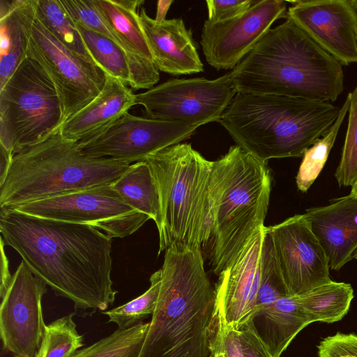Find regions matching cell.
<instances>
[{
  "mask_svg": "<svg viewBox=\"0 0 357 357\" xmlns=\"http://www.w3.org/2000/svg\"><path fill=\"white\" fill-rule=\"evenodd\" d=\"M252 0L206 1L208 20L211 23H218L234 19L247 11L253 4Z\"/></svg>",
  "mask_w": 357,
  "mask_h": 357,
  "instance_id": "obj_37",
  "label": "cell"
},
{
  "mask_svg": "<svg viewBox=\"0 0 357 357\" xmlns=\"http://www.w3.org/2000/svg\"><path fill=\"white\" fill-rule=\"evenodd\" d=\"M60 2L75 24L106 36L124 50L122 43L102 18L91 0H60Z\"/></svg>",
  "mask_w": 357,
  "mask_h": 357,
  "instance_id": "obj_34",
  "label": "cell"
},
{
  "mask_svg": "<svg viewBox=\"0 0 357 357\" xmlns=\"http://www.w3.org/2000/svg\"><path fill=\"white\" fill-rule=\"evenodd\" d=\"M130 165L84 154L79 142L58 129L39 143L15 154L0 184L5 208L54 195L114 183Z\"/></svg>",
  "mask_w": 357,
  "mask_h": 357,
  "instance_id": "obj_6",
  "label": "cell"
},
{
  "mask_svg": "<svg viewBox=\"0 0 357 357\" xmlns=\"http://www.w3.org/2000/svg\"><path fill=\"white\" fill-rule=\"evenodd\" d=\"M139 20L153 61L160 71L172 75H191L204 71L190 29L181 18L157 22L144 8Z\"/></svg>",
  "mask_w": 357,
  "mask_h": 357,
  "instance_id": "obj_19",
  "label": "cell"
},
{
  "mask_svg": "<svg viewBox=\"0 0 357 357\" xmlns=\"http://www.w3.org/2000/svg\"><path fill=\"white\" fill-rule=\"evenodd\" d=\"M52 82L58 93L63 123L91 102L102 91L105 72L66 48L36 18L26 49Z\"/></svg>",
  "mask_w": 357,
  "mask_h": 357,
  "instance_id": "obj_11",
  "label": "cell"
},
{
  "mask_svg": "<svg viewBox=\"0 0 357 357\" xmlns=\"http://www.w3.org/2000/svg\"><path fill=\"white\" fill-rule=\"evenodd\" d=\"M266 226L258 229L218 275L213 321L239 331L255 317Z\"/></svg>",
  "mask_w": 357,
  "mask_h": 357,
  "instance_id": "obj_16",
  "label": "cell"
},
{
  "mask_svg": "<svg viewBox=\"0 0 357 357\" xmlns=\"http://www.w3.org/2000/svg\"><path fill=\"white\" fill-rule=\"evenodd\" d=\"M339 111L329 102L238 92L218 123L236 146L267 163L303 156L329 131Z\"/></svg>",
  "mask_w": 357,
  "mask_h": 357,
  "instance_id": "obj_4",
  "label": "cell"
},
{
  "mask_svg": "<svg viewBox=\"0 0 357 357\" xmlns=\"http://www.w3.org/2000/svg\"><path fill=\"white\" fill-rule=\"evenodd\" d=\"M271 186L267 163L236 145L213 161L211 266L218 276L265 226Z\"/></svg>",
  "mask_w": 357,
  "mask_h": 357,
  "instance_id": "obj_5",
  "label": "cell"
},
{
  "mask_svg": "<svg viewBox=\"0 0 357 357\" xmlns=\"http://www.w3.org/2000/svg\"><path fill=\"white\" fill-rule=\"evenodd\" d=\"M292 3L287 19L342 65L357 63V10L352 0H303Z\"/></svg>",
  "mask_w": 357,
  "mask_h": 357,
  "instance_id": "obj_17",
  "label": "cell"
},
{
  "mask_svg": "<svg viewBox=\"0 0 357 357\" xmlns=\"http://www.w3.org/2000/svg\"><path fill=\"white\" fill-rule=\"evenodd\" d=\"M149 280V288L142 295L126 304L102 312L108 317V323L116 324L118 329H127L142 322L149 315H152L160 293V269L153 273Z\"/></svg>",
  "mask_w": 357,
  "mask_h": 357,
  "instance_id": "obj_31",
  "label": "cell"
},
{
  "mask_svg": "<svg viewBox=\"0 0 357 357\" xmlns=\"http://www.w3.org/2000/svg\"><path fill=\"white\" fill-rule=\"evenodd\" d=\"M62 123L52 82L26 56L0 89V145L15 155L45 139Z\"/></svg>",
  "mask_w": 357,
  "mask_h": 357,
  "instance_id": "obj_8",
  "label": "cell"
},
{
  "mask_svg": "<svg viewBox=\"0 0 357 357\" xmlns=\"http://www.w3.org/2000/svg\"><path fill=\"white\" fill-rule=\"evenodd\" d=\"M94 63L105 74L128 86L130 73L127 54L111 39L79 24H75Z\"/></svg>",
  "mask_w": 357,
  "mask_h": 357,
  "instance_id": "obj_27",
  "label": "cell"
},
{
  "mask_svg": "<svg viewBox=\"0 0 357 357\" xmlns=\"http://www.w3.org/2000/svg\"><path fill=\"white\" fill-rule=\"evenodd\" d=\"M36 8L38 19L59 42L77 56L95 63L60 0H36Z\"/></svg>",
  "mask_w": 357,
  "mask_h": 357,
  "instance_id": "obj_26",
  "label": "cell"
},
{
  "mask_svg": "<svg viewBox=\"0 0 357 357\" xmlns=\"http://www.w3.org/2000/svg\"><path fill=\"white\" fill-rule=\"evenodd\" d=\"M106 75L100 93L59 127L61 134L71 140H86L107 127L135 105V95L120 79Z\"/></svg>",
  "mask_w": 357,
  "mask_h": 357,
  "instance_id": "obj_20",
  "label": "cell"
},
{
  "mask_svg": "<svg viewBox=\"0 0 357 357\" xmlns=\"http://www.w3.org/2000/svg\"><path fill=\"white\" fill-rule=\"evenodd\" d=\"M156 307L138 357H209L213 289L201 249L165 251Z\"/></svg>",
  "mask_w": 357,
  "mask_h": 357,
  "instance_id": "obj_2",
  "label": "cell"
},
{
  "mask_svg": "<svg viewBox=\"0 0 357 357\" xmlns=\"http://www.w3.org/2000/svg\"><path fill=\"white\" fill-rule=\"evenodd\" d=\"M353 3H354V6H355V8H356V10H357V0L353 1Z\"/></svg>",
  "mask_w": 357,
  "mask_h": 357,
  "instance_id": "obj_44",
  "label": "cell"
},
{
  "mask_svg": "<svg viewBox=\"0 0 357 357\" xmlns=\"http://www.w3.org/2000/svg\"><path fill=\"white\" fill-rule=\"evenodd\" d=\"M112 183L8 208L39 218L89 225L111 238H124L138 230L150 218L128 204Z\"/></svg>",
  "mask_w": 357,
  "mask_h": 357,
  "instance_id": "obj_9",
  "label": "cell"
},
{
  "mask_svg": "<svg viewBox=\"0 0 357 357\" xmlns=\"http://www.w3.org/2000/svg\"><path fill=\"white\" fill-rule=\"evenodd\" d=\"M74 315V312L70 313L45 326L34 357H70L84 346V337L76 329Z\"/></svg>",
  "mask_w": 357,
  "mask_h": 357,
  "instance_id": "obj_30",
  "label": "cell"
},
{
  "mask_svg": "<svg viewBox=\"0 0 357 357\" xmlns=\"http://www.w3.org/2000/svg\"><path fill=\"white\" fill-rule=\"evenodd\" d=\"M46 286L20 262L1 298L0 335L4 350L20 357H34L46 326L41 305Z\"/></svg>",
  "mask_w": 357,
  "mask_h": 357,
  "instance_id": "obj_14",
  "label": "cell"
},
{
  "mask_svg": "<svg viewBox=\"0 0 357 357\" xmlns=\"http://www.w3.org/2000/svg\"><path fill=\"white\" fill-rule=\"evenodd\" d=\"M210 356L209 357H225L222 353L215 349H210Z\"/></svg>",
  "mask_w": 357,
  "mask_h": 357,
  "instance_id": "obj_42",
  "label": "cell"
},
{
  "mask_svg": "<svg viewBox=\"0 0 357 357\" xmlns=\"http://www.w3.org/2000/svg\"><path fill=\"white\" fill-rule=\"evenodd\" d=\"M350 194L357 197V181L351 186Z\"/></svg>",
  "mask_w": 357,
  "mask_h": 357,
  "instance_id": "obj_43",
  "label": "cell"
},
{
  "mask_svg": "<svg viewBox=\"0 0 357 357\" xmlns=\"http://www.w3.org/2000/svg\"><path fill=\"white\" fill-rule=\"evenodd\" d=\"M173 1H158L157 3V12L155 20L157 22L163 21L165 19L167 13Z\"/></svg>",
  "mask_w": 357,
  "mask_h": 357,
  "instance_id": "obj_41",
  "label": "cell"
},
{
  "mask_svg": "<svg viewBox=\"0 0 357 357\" xmlns=\"http://www.w3.org/2000/svg\"><path fill=\"white\" fill-rule=\"evenodd\" d=\"M349 105L350 97L348 94L329 131L310 146L303 155V160L296 176V183L301 191L306 192L310 188L324 167L348 112Z\"/></svg>",
  "mask_w": 357,
  "mask_h": 357,
  "instance_id": "obj_29",
  "label": "cell"
},
{
  "mask_svg": "<svg viewBox=\"0 0 357 357\" xmlns=\"http://www.w3.org/2000/svg\"><path fill=\"white\" fill-rule=\"evenodd\" d=\"M238 92L334 102L342 64L287 19L271 28L231 71Z\"/></svg>",
  "mask_w": 357,
  "mask_h": 357,
  "instance_id": "obj_3",
  "label": "cell"
},
{
  "mask_svg": "<svg viewBox=\"0 0 357 357\" xmlns=\"http://www.w3.org/2000/svg\"><path fill=\"white\" fill-rule=\"evenodd\" d=\"M266 229L289 296L303 294L332 281L326 253L303 214Z\"/></svg>",
  "mask_w": 357,
  "mask_h": 357,
  "instance_id": "obj_13",
  "label": "cell"
},
{
  "mask_svg": "<svg viewBox=\"0 0 357 357\" xmlns=\"http://www.w3.org/2000/svg\"><path fill=\"white\" fill-rule=\"evenodd\" d=\"M318 357H357V335L337 333L317 346Z\"/></svg>",
  "mask_w": 357,
  "mask_h": 357,
  "instance_id": "obj_36",
  "label": "cell"
},
{
  "mask_svg": "<svg viewBox=\"0 0 357 357\" xmlns=\"http://www.w3.org/2000/svg\"><path fill=\"white\" fill-rule=\"evenodd\" d=\"M13 154L0 145V184L5 180L9 171Z\"/></svg>",
  "mask_w": 357,
  "mask_h": 357,
  "instance_id": "obj_40",
  "label": "cell"
},
{
  "mask_svg": "<svg viewBox=\"0 0 357 357\" xmlns=\"http://www.w3.org/2000/svg\"><path fill=\"white\" fill-rule=\"evenodd\" d=\"M328 258L329 267L339 270L357 251V197L351 194L328 205L303 214Z\"/></svg>",
  "mask_w": 357,
  "mask_h": 357,
  "instance_id": "obj_18",
  "label": "cell"
},
{
  "mask_svg": "<svg viewBox=\"0 0 357 357\" xmlns=\"http://www.w3.org/2000/svg\"><path fill=\"white\" fill-rule=\"evenodd\" d=\"M4 241L1 237V284L0 296L2 298L11 282L13 275L10 273L8 259L6 255Z\"/></svg>",
  "mask_w": 357,
  "mask_h": 357,
  "instance_id": "obj_39",
  "label": "cell"
},
{
  "mask_svg": "<svg viewBox=\"0 0 357 357\" xmlns=\"http://www.w3.org/2000/svg\"><path fill=\"white\" fill-rule=\"evenodd\" d=\"M348 125L340 163L335 177L340 186H352L357 181V86L349 93Z\"/></svg>",
  "mask_w": 357,
  "mask_h": 357,
  "instance_id": "obj_33",
  "label": "cell"
},
{
  "mask_svg": "<svg viewBox=\"0 0 357 357\" xmlns=\"http://www.w3.org/2000/svg\"><path fill=\"white\" fill-rule=\"evenodd\" d=\"M114 189L132 208L153 220L159 231L162 226L158 190L149 164L139 161L130 165L113 183Z\"/></svg>",
  "mask_w": 357,
  "mask_h": 357,
  "instance_id": "obj_24",
  "label": "cell"
},
{
  "mask_svg": "<svg viewBox=\"0 0 357 357\" xmlns=\"http://www.w3.org/2000/svg\"><path fill=\"white\" fill-rule=\"evenodd\" d=\"M356 43H357V29H356Z\"/></svg>",
  "mask_w": 357,
  "mask_h": 357,
  "instance_id": "obj_46",
  "label": "cell"
},
{
  "mask_svg": "<svg viewBox=\"0 0 357 357\" xmlns=\"http://www.w3.org/2000/svg\"><path fill=\"white\" fill-rule=\"evenodd\" d=\"M144 160L151 168L160 197L162 226L158 254L174 245L202 250L211 238L213 161L187 143L168 146Z\"/></svg>",
  "mask_w": 357,
  "mask_h": 357,
  "instance_id": "obj_7",
  "label": "cell"
},
{
  "mask_svg": "<svg viewBox=\"0 0 357 357\" xmlns=\"http://www.w3.org/2000/svg\"><path fill=\"white\" fill-rule=\"evenodd\" d=\"M287 296L289 295L287 289L276 265L271 241L266 229L261 254L260 284L256 301L255 317L280 298Z\"/></svg>",
  "mask_w": 357,
  "mask_h": 357,
  "instance_id": "obj_32",
  "label": "cell"
},
{
  "mask_svg": "<svg viewBox=\"0 0 357 357\" xmlns=\"http://www.w3.org/2000/svg\"><path fill=\"white\" fill-rule=\"evenodd\" d=\"M239 337L245 357H273L260 337L253 320L239 330Z\"/></svg>",
  "mask_w": 357,
  "mask_h": 357,
  "instance_id": "obj_38",
  "label": "cell"
},
{
  "mask_svg": "<svg viewBox=\"0 0 357 357\" xmlns=\"http://www.w3.org/2000/svg\"><path fill=\"white\" fill-rule=\"evenodd\" d=\"M149 327V322H141L127 329H117L70 357H138Z\"/></svg>",
  "mask_w": 357,
  "mask_h": 357,
  "instance_id": "obj_28",
  "label": "cell"
},
{
  "mask_svg": "<svg viewBox=\"0 0 357 357\" xmlns=\"http://www.w3.org/2000/svg\"><path fill=\"white\" fill-rule=\"evenodd\" d=\"M197 127L124 114L94 136L81 142L82 152L131 165L190 137Z\"/></svg>",
  "mask_w": 357,
  "mask_h": 357,
  "instance_id": "obj_12",
  "label": "cell"
},
{
  "mask_svg": "<svg viewBox=\"0 0 357 357\" xmlns=\"http://www.w3.org/2000/svg\"><path fill=\"white\" fill-rule=\"evenodd\" d=\"M238 93L231 71L213 79H174L135 95L146 117L195 127L218 122Z\"/></svg>",
  "mask_w": 357,
  "mask_h": 357,
  "instance_id": "obj_10",
  "label": "cell"
},
{
  "mask_svg": "<svg viewBox=\"0 0 357 357\" xmlns=\"http://www.w3.org/2000/svg\"><path fill=\"white\" fill-rule=\"evenodd\" d=\"M256 328L273 357H280L296 335L310 324L296 296H284L254 319Z\"/></svg>",
  "mask_w": 357,
  "mask_h": 357,
  "instance_id": "obj_22",
  "label": "cell"
},
{
  "mask_svg": "<svg viewBox=\"0 0 357 357\" xmlns=\"http://www.w3.org/2000/svg\"><path fill=\"white\" fill-rule=\"evenodd\" d=\"M311 323L332 324L348 312L354 298L350 284L331 281L296 296Z\"/></svg>",
  "mask_w": 357,
  "mask_h": 357,
  "instance_id": "obj_25",
  "label": "cell"
},
{
  "mask_svg": "<svg viewBox=\"0 0 357 357\" xmlns=\"http://www.w3.org/2000/svg\"><path fill=\"white\" fill-rule=\"evenodd\" d=\"M0 231L35 276L73 303L76 315L91 317L114 303L118 291L112 287V240L107 234L9 208H1Z\"/></svg>",
  "mask_w": 357,
  "mask_h": 357,
  "instance_id": "obj_1",
  "label": "cell"
},
{
  "mask_svg": "<svg viewBox=\"0 0 357 357\" xmlns=\"http://www.w3.org/2000/svg\"><path fill=\"white\" fill-rule=\"evenodd\" d=\"M102 18L122 43L128 59L136 54L153 61L139 20L142 0H91Z\"/></svg>",
  "mask_w": 357,
  "mask_h": 357,
  "instance_id": "obj_23",
  "label": "cell"
},
{
  "mask_svg": "<svg viewBox=\"0 0 357 357\" xmlns=\"http://www.w3.org/2000/svg\"><path fill=\"white\" fill-rule=\"evenodd\" d=\"M354 259H357V251L356 252L354 256Z\"/></svg>",
  "mask_w": 357,
  "mask_h": 357,
  "instance_id": "obj_45",
  "label": "cell"
},
{
  "mask_svg": "<svg viewBox=\"0 0 357 357\" xmlns=\"http://www.w3.org/2000/svg\"><path fill=\"white\" fill-rule=\"evenodd\" d=\"M211 349L220 351L225 357H245L241 345L239 331L218 322H212Z\"/></svg>",
  "mask_w": 357,
  "mask_h": 357,
  "instance_id": "obj_35",
  "label": "cell"
},
{
  "mask_svg": "<svg viewBox=\"0 0 357 357\" xmlns=\"http://www.w3.org/2000/svg\"><path fill=\"white\" fill-rule=\"evenodd\" d=\"M282 0L255 1L242 15L225 22L206 20L200 44L207 63L216 70L234 69L277 20L286 16Z\"/></svg>",
  "mask_w": 357,
  "mask_h": 357,
  "instance_id": "obj_15",
  "label": "cell"
},
{
  "mask_svg": "<svg viewBox=\"0 0 357 357\" xmlns=\"http://www.w3.org/2000/svg\"><path fill=\"white\" fill-rule=\"evenodd\" d=\"M36 0L0 1V89L26 57Z\"/></svg>",
  "mask_w": 357,
  "mask_h": 357,
  "instance_id": "obj_21",
  "label": "cell"
}]
</instances>
